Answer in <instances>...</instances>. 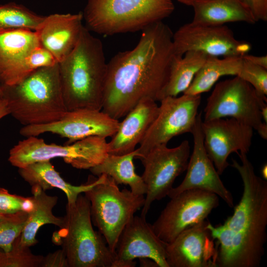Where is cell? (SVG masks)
I'll return each mask as SVG.
<instances>
[{
    "label": "cell",
    "mask_w": 267,
    "mask_h": 267,
    "mask_svg": "<svg viewBox=\"0 0 267 267\" xmlns=\"http://www.w3.org/2000/svg\"><path fill=\"white\" fill-rule=\"evenodd\" d=\"M178 0V2L183 4L191 6L193 2L199 0Z\"/></svg>",
    "instance_id": "ab89813d"
},
{
    "label": "cell",
    "mask_w": 267,
    "mask_h": 267,
    "mask_svg": "<svg viewBox=\"0 0 267 267\" xmlns=\"http://www.w3.org/2000/svg\"><path fill=\"white\" fill-rule=\"evenodd\" d=\"M3 91L1 84H0V102L3 99Z\"/></svg>",
    "instance_id": "60d3db41"
},
{
    "label": "cell",
    "mask_w": 267,
    "mask_h": 267,
    "mask_svg": "<svg viewBox=\"0 0 267 267\" xmlns=\"http://www.w3.org/2000/svg\"><path fill=\"white\" fill-rule=\"evenodd\" d=\"M219 204L216 194L200 189L184 190L171 198L152 224L164 242H172L181 232L207 219Z\"/></svg>",
    "instance_id": "7c38bea8"
},
{
    "label": "cell",
    "mask_w": 267,
    "mask_h": 267,
    "mask_svg": "<svg viewBox=\"0 0 267 267\" xmlns=\"http://www.w3.org/2000/svg\"><path fill=\"white\" fill-rule=\"evenodd\" d=\"M260 136L264 139H267V124L264 123L262 127L258 131Z\"/></svg>",
    "instance_id": "74e56055"
},
{
    "label": "cell",
    "mask_w": 267,
    "mask_h": 267,
    "mask_svg": "<svg viewBox=\"0 0 267 267\" xmlns=\"http://www.w3.org/2000/svg\"><path fill=\"white\" fill-rule=\"evenodd\" d=\"M193 23L222 25L226 23L257 22L242 0H199L193 3Z\"/></svg>",
    "instance_id": "603a6c76"
},
{
    "label": "cell",
    "mask_w": 267,
    "mask_h": 267,
    "mask_svg": "<svg viewBox=\"0 0 267 267\" xmlns=\"http://www.w3.org/2000/svg\"><path fill=\"white\" fill-rule=\"evenodd\" d=\"M202 113H198L191 132L193 148L186 168V175L181 183L173 187L168 196L170 198L188 189H200L216 194L230 208L234 207L233 196L225 187L212 161L205 150L202 130Z\"/></svg>",
    "instance_id": "2e32d148"
},
{
    "label": "cell",
    "mask_w": 267,
    "mask_h": 267,
    "mask_svg": "<svg viewBox=\"0 0 267 267\" xmlns=\"http://www.w3.org/2000/svg\"><path fill=\"white\" fill-rule=\"evenodd\" d=\"M7 215H3L0 214V221L5 218Z\"/></svg>",
    "instance_id": "b9f144b4"
},
{
    "label": "cell",
    "mask_w": 267,
    "mask_h": 267,
    "mask_svg": "<svg viewBox=\"0 0 267 267\" xmlns=\"http://www.w3.org/2000/svg\"><path fill=\"white\" fill-rule=\"evenodd\" d=\"M174 9L172 0H88L83 14L90 32L110 36L142 31Z\"/></svg>",
    "instance_id": "8992f818"
},
{
    "label": "cell",
    "mask_w": 267,
    "mask_h": 267,
    "mask_svg": "<svg viewBox=\"0 0 267 267\" xmlns=\"http://www.w3.org/2000/svg\"><path fill=\"white\" fill-rule=\"evenodd\" d=\"M19 236L9 251H0V267H40L44 256L33 254L30 247L21 245Z\"/></svg>",
    "instance_id": "f1b7e54d"
},
{
    "label": "cell",
    "mask_w": 267,
    "mask_h": 267,
    "mask_svg": "<svg viewBox=\"0 0 267 267\" xmlns=\"http://www.w3.org/2000/svg\"><path fill=\"white\" fill-rule=\"evenodd\" d=\"M261 113L263 121L267 124V103L263 104L261 107Z\"/></svg>",
    "instance_id": "8d00e7d4"
},
{
    "label": "cell",
    "mask_w": 267,
    "mask_h": 267,
    "mask_svg": "<svg viewBox=\"0 0 267 267\" xmlns=\"http://www.w3.org/2000/svg\"><path fill=\"white\" fill-rule=\"evenodd\" d=\"M29 213L20 211L8 215L0 221V250L9 251L15 240L21 234Z\"/></svg>",
    "instance_id": "f546056e"
},
{
    "label": "cell",
    "mask_w": 267,
    "mask_h": 267,
    "mask_svg": "<svg viewBox=\"0 0 267 267\" xmlns=\"http://www.w3.org/2000/svg\"><path fill=\"white\" fill-rule=\"evenodd\" d=\"M158 112L159 106L155 100L149 98L141 100L120 122L117 131L108 142L109 154L120 155L134 151Z\"/></svg>",
    "instance_id": "44dd1931"
},
{
    "label": "cell",
    "mask_w": 267,
    "mask_h": 267,
    "mask_svg": "<svg viewBox=\"0 0 267 267\" xmlns=\"http://www.w3.org/2000/svg\"><path fill=\"white\" fill-rule=\"evenodd\" d=\"M190 149L188 141L184 140L174 148L157 145L138 158L144 167L141 177L147 187L140 216L146 217L154 201L168 196L176 178L186 170Z\"/></svg>",
    "instance_id": "30bf717a"
},
{
    "label": "cell",
    "mask_w": 267,
    "mask_h": 267,
    "mask_svg": "<svg viewBox=\"0 0 267 267\" xmlns=\"http://www.w3.org/2000/svg\"><path fill=\"white\" fill-rule=\"evenodd\" d=\"M205 220L178 234L166 243L169 267H217V249Z\"/></svg>",
    "instance_id": "ac0fdd59"
},
{
    "label": "cell",
    "mask_w": 267,
    "mask_h": 267,
    "mask_svg": "<svg viewBox=\"0 0 267 267\" xmlns=\"http://www.w3.org/2000/svg\"><path fill=\"white\" fill-rule=\"evenodd\" d=\"M257 22L267 21V0H242Z\"/></svg>",
    "instance_id": "836d02e7"
},
{
    "label": "cell",
    "mask_w": 267,
    "mask_h": 267,
    "mask_svg": "<svg viewBox=\"0 0 267 267\" xmlns=\"http://www.w3.org/2000/svg\"><path fill=\"white\" fill-rule=\"evenodd\" d=\"M158 114L148 129L134 158L145 155L153 147L167 144L173 137L191 133L196 122L201 94L183 93L179 97L167 96L160 100Z\"/></svg>",
    "instance_id": "8fae6325"
},
{
    "label": "cell",
    "mask_w": 267,
    "mask_h": 267,
    "mask_svg": "<svg viewBox=\"0 0 267 267\" xmlns=\"http://www.w3.org/2000/svg\"><path fill=\"white\" fill-rule=\"evenodd\" d=\"M1 85L9 114L24 126L55 122L68 111L58 63L36 69L14 85Z\"/></svg>",
    "instance_id": "277c9868"
},
{
    "label": "cell",
    "mask_w": 267,
    "mask_h": 267,
    "mask_svg": "<svg viewBox=\"0 0 267 267\" xmlns=\"http://www.w3.org/2000/svg\"><path fill=\"white\" fill-rule=\"evenodd\" d=\"M40 45L34 31L0 30V84L14 85L32 73L29 59L34 50Z\"/></svg>",
    "instance_id": "d6986e66"
},
{
    "label": "cell",
    "mask_w": 267,
    "mask_h": 267,
    "mask_svg": "<svg viewBox=\"0 0 267 267\" xmlns=\"http://www.w3.org/2000/svg\"></svg>",
    "instance_id": "7bdbcfd3"
},
{
    "label": "cell",
    "mask_w": 267,
    "mask_h": 267,
    "mask_svg": "<svg viewBox=\"0 0 267 267\" xmlns=\"http://www.w3.org/2000/svg\"><path fill=\"white\" fill-rule=\"evenodd\" d=\"M44 18L14 2L0 5V30L26 29L35 31Z\"/></svg>",
    "instance_id": "83f0119b"
},
{
    "label": "cell",
    "mask_w": 267,
    "mask_h": 267,
    "mask_svg": "<svg viewBox=\"0 0 267 267\" xmlns=\"http://www.w3.org/2000/svg\"><path fill=\"white\" fill-rule=\"evenodd\" d=\"M201 127L205 150L220 175L229 165L231 153L247 154L250 150L254 129L247 125L231 118H219L203 121Z\"/></svg>",
    "instance_id": "9a60e30c"
},
{
    "label": "cell",
    "mask_w": 267,
    "mask_h": 267,
    "mask_svg": "<svg viewBox=\"0 0 267 267\" xmlns=\"http://www.w3.org/2000/svg\"><path fill=\"white\" fill-rule=\"evenodd\" d=\"M243 58L255 65L267 69V55L256 56L248 54L243 55Z\"/></svg>",
    "instance_id": "e575fe53"
},
{
    "label": "cell",
    "mask_w": 267,
    "mask_h": 267,
    "mask_svg": "<svg viewBox=\"0 0 267 267\" xmlns=\"http://www.w3.org/2000/svg\"><path fill=\"white\" fill-rule=\"evenodd\" d=\"M208 55L197 51H189L183 55L174 54L171 62L167 82L158 96V101L167 96H177L183 93L205 62Z\"/></svg>",
    "instance_id": "d4e9b609"
},
{
    "label": "cell",
    "mask_w": 267,
    "mask_h": 267,
    "mask_svg": "<svg viewBox=\"0 0 267 267\" xmlns=\"http://www.w3.org/2000/svg\"><path fill=\"white\" fill-rule=\"evenodd\" d=\"M33 206L32 196L25 197L12 194L7 189L0 187V214H13L20 211L29 213Z\"/></svg>",
    "instance_id": "1f68e13d"
},
{
    "label": "cell",
    "mask_w": 267,
    "mask_h": 267,
    "mask_svg": "<svg viewBox=\"0 0 267 267\" xmlns=\"http://www.w3.org/2000/svg\"><path fill=\"white\" fill-rule=\"evenodd\" d=\"M83 14L55 13L44 16L35 31L40 45L49 51L58 63L76 46L84 27Z\"/></svg>",
    "instance_id": "ffe728a7"
},
{
    "label": "cell",
    "mask_w": 267,
    "mask_h": 267,
    "mask_svg": "<svg viewBox=\"0 0 267 267\" xmlns=\"http://www.w3.org/2000/svg\"><path fill=\"white\" fill-rule=\"evenodd\" d=\"M166 243L154 231L146 217L134 216L121 232L115 253L119 267L135 266V259H149L159 267H169L166 260Z\"/></svg>",
    "instance_id": "e0dca14e"
},
{
    "label": "cell",
    "mask_w": 267,
    "mask_h": 267,
    "mask_svg": "<svg viewBox=\"0 0 267 267\" xmlns=\"http://www.w3.org/2000/svg\"><path fill=\"white\" fill-rule=\"evenodd\" d=\"M237 76L249 83L258 96L267 101V69L253 64L242 57L241 68Z\"/></svg>",
    "instance_id": "4dcf8cb0"
},
{
    "label": "cell",
    "mask_w": 267,
    "mask_h": 267,
    "mask_svg": "<svg viewBox=\"0 0 267 267\" xmlns=\"http://www.w3.org/2000/svg\"><path fill=\"white\" fill-rule=\"evenodd\" d=\"M173 36L167 25L154 23L142 31L134 47L107 62L103 112L119 120L143 98L158 101L175 54Z\"/></svg>",
    "instance_id": "6da1fadb"
},
{
    "label": "cell",
    "mask_w": 267,
    "mask_h": 267,
    "mask_svg": "<svg viewBox=\"0 0 267 267\" xmlns=\"http://www.w3.org/2000/svg\"><path fill=\"white\" fill-rule=\"evenodd\" d=\"M135 150L124 155L109 154L100 164L89 169L94 175H106L118 184L129 185L130 190L136 195H145L147 187L141 176L135 172L134 159Z\"/></svg>",
    "instance_id": "484cf974"
},
{
    "label": "cell",
    "mask_w": 267,
    "mask_h": 267,
    "mask_svg": "<svg viewBox=\"0 0 267 267\" xmlns=\"http://www.w3.org/2000/svg\"><path fill=\"white\" fill-rule=\"evenodd\" d=\"M242 56L220 58L208 55L188 89L183 93L197 95L209 91L224 76H237L241 68Z\"/></svg>",
    "instance_id": "4316f807"
},
{
    "label": "cell",
    "mask_w": 267,
    "mask_h": 267,
    "mask_svg": "<svg viewBox=\"0 0 267 267\" xmlns=\"http://www.w3.org/2000/svg\"><path fill=\"white\" fill-rule=\"evenodd\" d=\"M173 41L175 54L180 56L187 51H197L213 56H243L252 48L249 42L237 40L232 31L224 25L192 22L173 33Z\"/></svg>",
    "instance_id": "4fadbf2b"
},
{
    "label": "cell",
    "mask_w": 267,
    "mask_h": 267,
    "mask_svg": "<svg viewBox=\"0 0 267 267\" xmlns=\"http://www.w3.org/2000/svg\"><path fill=\"white\" fill-rule=\"evenodd\" d=\"M120 122L102 110L87 109L68 111L59 120L47 124L23 126L21 135L38 136L47 133L68 139V144L92 136L112 137L117 131Z\"/></svg>",
    "instance_id": "5bb4252c"
},
{
    "label": "cell",
    "mask_w": 267,
    "mask_h": 267,
    "mask_svg": "<svg viewBox=\"0 0 267 267\" xmlns=\"http://www.w3.org/2000/svg\"><path fill=\"white\" fill-rule=\"evenodd\" d=\"M261 175L263 178L267 180V165L264 164L261 169Z\"/></svg>",
    "instance_id": "f35d334b"
},
{
    "label": "cell",
    "mask_w": 267,
    "mask_h": 267,
    "mask_svg": "<svg viewBox=\"0 0 267 267\" xmlns=\"http://www.w3.org/2000/svg\"><path fill=\"white\" fill-rule=\"evenodd\" d=\"M58 66L67 111L101 110L107 68L102 42L84 26L76 46Z\"/></svg>",
    "instance_id": "3957f363"
},
{
    "label": "cell",
    "mask_w": 267,
    "mask_h": 267,
    "mask_svg": "<svg viewBox=\"0 0 267 267\" xmlns=\"http://www.w3.org/2000/svg\"><path fill=\"white\" fill-rule=\"evenodd\" d=\"M18 172L22 178L31 186H38L44 191L53 188L63 191L66 195L68 204L75 202L80 194L103 181L106 177V175L103 174L98 176L97 178H89L85 184L73 185L66 181L60 176L50 161L29 164L19 168Z\"/></svg>",
    "instance_id": "7402d4cb"
},
{
    "label": "cell",
    "mask_w": 267,
    "mask_h": 267,
    "mask_svg": "<svg viewBox=\"0 0 267 267\" xmlns=\"http://www.w3.org/2000/svg\"><path fill=\"white\" fill-rule=\"evenodd\" d=\"M63 219L52 242L61 246L69 267H119L115 252L93 228L90 203L85 195L81 194L75 202L67 203Z\"/></svg>",
    "instance_id": "5b68a950"
},
{
    "label": "cell",
    "mask_w": 267,
    "mask_h": 267,
    "mask_svg": "<svg viewBox=\"0 0 267 267\" xmlns=\"http://www.w3.org/2000/svg\"><path fill=\"white\" fill-rule=\"evenodd\" d=\"M40 267H69L66 254L62 249L43 257Z\"/></svg>",
    "instance_id": "d6a6232c"
},
{
    "label": "cell",
    "mask_w": 267,
    "mask_h": 267,
    "mask_svg": "<svg viewBox=\"0 0 267 267\" xmlns=\"http://www.w3.org/2000/svg\"><path fill=\"white\" fill-rule=\"evenodd\" d=\"M265 103L252 86L235 76L216 84L207 100L204 121L230 117L258 132L264 124L261 107Z\"/></svg>",
    "instance_id": "9c48e42d"
},
{
    "label": "cell",
    "mask_w": 267,
    "mask_h": 267,
    "mask_svg": "<svg viewBox=\"0 0 267 267\" xmlns=\"http://www.w3.org/2000/svg\"><path fill=\"white\" fill-rule=\"evenodd\" d=\"M241 163L232 159L239 173L243 192L232 216L221 225L207 226L216 240L217 267H259L267 241V182L256 175L247 154H238Z\"/></svg>",
    "instance_id": "7a4b0ae2"
},
{
    "label": "cell",
    "mask_w": 267,
    "mask_h": 267,
    "mask_svg": "<svg viewBox=\"0 0 267 267\" xmlns=\"http://www.w3.org/2000/svg\"><path fill=\"white\" fill-rule=\"evenodd\" d=\"M34 206L29 213L23 229L19 236L20 243L30 247L37 243L36 234L39 228L46 224H52L61 227L63 217L54 216L52 209L56 205L58 197L46 194L38 186H32Z\"/></svg>",
    "instance_id": "cb8c5ba5"
},
{
    "label": "cell",
    "mask_w": 267,
    "mask_h": 267,
    "mask_svg": "<svg viewBox=\"0 0 267 267\" xmlns=\"http://www.w3.org/2000/svg\"><path fill=\"white\" fill-rule=\"evenodd\" d=\"M90 203L92 224L104 237L110 250H115L119 236L145 202L144 195H136L130 190H121L110 177L85 192Z\"/></svg>",
    "instance_id": "52a82bcc"
},
{
    "label": "cell",
    "mask_w": 267,
    "mask_h": 267,
    "mask_svg": "<svg viewBox=\"0 0 267 267\" xmlns=\"http://www.w3.org/2000/svg\"><path fill=\"white\" fill-rule=\"evenodd\" d=\"M9 114V111L6 100L3 99L0 102V120Z\"/></svg>",
    "instance_id": "d590c367"
},
{
    "label": "cell",
    "mask_w": 267,
    "mask_h": 267,
    "mask_svg": "<svg viewBox=\"0 0 267 267\" xmlns=\"http://www.w3.org/2000/svg\"><path fill=\"white\" fill-rule=\"evenodd\" d=\"M109 154L106 138L89 136L71 144H48L42 138L29 136L19 141L9 151L8 161L21 168L29 164L56 158L78 169L89 170L101 163Z\"/></svg>",
    "instance_id": "ba28073f"
}]
</instances>
